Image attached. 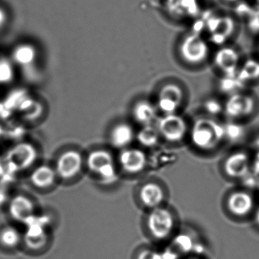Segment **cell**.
Segmentation results:
<instances>
[{
	"mask_svg": "<svg viewBox=\"0 0 259 259\" xmlns=\"http://www.w3.org/2000/svg\"><path fill=\"white\" fill-rule=\"evenodd\" d=\"M25 242L27 245L32 249L43 248L47 242L46 233L44 230L43 226L31 221L25 235Z\"/></svg>",
	"mask_w": 259,
	"mask_h": 259,
	"instance_id": "44dd1931",
	"label": "cell"
},
{
	"mask_svg": "<svg viewBox=\"0 0 259 259\" xmlns=\"http://www.w3.org/2000/svg\"><path fill=\"white\" fill-rule=\"evenodd\" d=\"M141 201L145 207L154 209L160 207L165 198L163 188L154 182L145 183L139 192Z\"/></svg>",
	"mask_w": 259,
	"mask_h": 259,
	"instance_id": "5bb4252c",
	"label": "cell"
},
{
	"mask_svg": "<svg viewBox=\"0 0 259 259\" xmlns=\"http://www.w3.org/2000/svg\"><path fill=\"white\" fill-rule=\"evenodd\" d=\"M156 126L160 137L171 143L181 142L188 133L187 122L183 116L177 113L163 114L157 119Z\"/></svg>",
	"mask_w": 259,
	"mask_h": 259,
	"instance_id": "5b68a950",
	"label": "cell"
},
{
	"mask_svg": "<svg viewBox=\"0 0 259 259\" xmlns=\"http://www.w3.org/2000/svg\"><path fill=\"white\" fill-rule=\"evenodd\" d=\"M13 78L11 66L5 61L0 60V82L5 83Z\"/></svg>",
	"mask_w": 259,
	"mask_h": 259,
	"instance_id": "f546056e",
	"label": "cell"
},
{
	"mask_svg": "<svg viewBox=\"0 0 259 259\" xmlns=\"http://www.w3.org/2000/svg\"><path fill=\"white\" fill-rule=\"evenodd\" d=\"M160 135L156 125H144L136 133L138 142L145 148H154L160 142Z\"/></svg>",
	"mask_w": 259,
	"mask_h": 259,
	"instance_id": "cb8c5ba5",
	"label": "cell"
},
{
	"mask_svg": "<svg viewBox=\"0 0 259 259\" xmlns=\"http://www.w3.org/2000/svg\"><path fill=\"white\" fill-rule=\"evenodd\" d=\"M161 254L162 259H177V257H178L177 250L174 251L172 249H166Z\"/></svg>",
	"mask_w": 259,
	"mask_h": 259,
	"instance_id": "836d02e7",
	"label": "cell"
},
{
	"mask_svg": "<svg viewBox=\"0 0 259 259\" xmlns=\"http://www.w3.org/2000/svg\"><path fill=\"white\" fill-rule=\"evenodd\" d=\"M228 2H236V1H238V0H227Z\"/></svg>",
	"mask_w": 259,
	"mask_h": 259,
	"instance_id": "f35d334b",
	"label": "cell"
},
{
	"mask_svg": "<svg viewBox=\"0 0 259 259\" xmlns=\"http://www.w3.org/2000/svg\"><path fill=\"white\" fill-rule=\"evenodd\" d=\"M147 227L153 237L160 240L166 239L175 227L174 214L164 207L152 209L147 218Z\"/></svg>",
	"mask_w": 259,
	"mask_h": 259,
	"instance_id": "277c9868",
	"label": "cell"
},
{
	"mask_svg": "<svg viewBox=\"0 0 259 259\" xmlns=\"http://www.w3.org/2000/svg\"><path fill=\"white\" fill-rule=\"evenodd\" d=\"M236 76L243 84L253 82L259 79V60L248 59L241 63Z\"/></svg>",
	"mask_w": 259,
	"mask_h": 259,
	"instance_id": "7402d4cb",
	"label": "cell"
},
{
	"mask_svg": "<svg viewBox=\"0 0 259 259\" xmlns=\"http://www.w3.org/2000/svg\"><path fill=\"white\" fill-rule=\"evenodd\" d=\"M136 138L134 128L130 124L122 122L113 127L110 139L112 145L118 149L128 148Z\"/></svg>",
	"mask_w": 259,
	"mask_h": 259,
	"instance_id": "2e32d148",
	"label": "cell"
},
{
	"mask_svg": "<svg viewBox=\"0 0 259 259\" xmlns=\"http://www.w3.org/2000/svg\"><path fill=\"white\" fill-rule=\"evenodd\" d=\"M86 163L89 169L98 175L103 183L112 184L117 180L114 159L109 151L105 150L92 151L88 157Z\"/></svg>",
	"mask_w": 259,
	"mask_h": 259,
	"instance_id": "3957f363",
	"label": "cell"
},
{
	"mask_svg": "<svg viewBox=\"0 0 259 259\" xmlns=\"http://www.w3.org/2000/svg\"><path fill=\"white\" fill-rule=\"evenodd\" d=\"M245 84L234 76H224L219 81V89L222 93L230 96L242 92Z\"/></svg>",
	"mask_w": 259,
	"mask_h": 259,
	"instance_id": "d4e9b609",
	"label": "cell"
},
{
	"mask_svg": "<svg viewBox=\"0 0 259 259\" xmlns=\"http://www.w3.org/2000/svg\"><path fill=\"white\" fill-rule=\"evenodd\" d=\"M36 152L34 148L28 144L18 145L10 154L12 164L20 168H26L31 166L35 160Z\"/></svg>",
	"mask_w": 259,
	"mask_h": 259,
	"instance_id": "d6986e66",
	"label": "cell"
},
{
	"mask_svg": "<svg viewBox=\"0 0 259 259\" xmlns=\"http://www.w3.org/2000/svg\"><path fill=\"white\" fill-rule=\"evenodd\" d=\"M254 146L259 149V136L254 140Z\"/></svg>",
	"mask_w": 259,
	"mask_h": 259,
	"instance_id": "74e56055",
	"label": "cell"
},
{
	"mask_svg": "<svg viewBox=\"0 0 259 259\" xmlns=\"http://www.w3.org/2000/svg\"><path fill=\"white\" fill-rule=\"evenodd\" d=\"M229 210L235 216L244 217L248 214L254 207V199L251 194L245 191L233 192L227 201Z\"/></svg>",
	"mask_w": 259,
	"mask_h": 259,
	"instance_id": "4fadbf2b",
	"label": "cell"
},
{
	"mask_svg": "<svg viewBox=\"0 0 259 259\" xmlns=\"http://www.w3.org/2000/svg\"><path fill=\"white\" fill-rule=\"evenodd\" d=\"M258 186V188H259V182H258V186Z\"/></svg>",
	"mask_w": 259,
	"mask_h": 259,
	"instance_id": "60d3db41",
	"label": "cell"
},
{
	"mask_svg": "<svg viewBox=\"0 0 259 259\" xmlns=\"http://www.w3.org/2000/svg\"><path fill=\"white\" fill-rule=\"evenodd\" d=\"M213 62L224 76L236 75L241 64L239 53L230 47L220 48L215 54Z\"/></svg>",
	"mask_w": 259,
	"mask_h": 259,
	"instance_id": "8fae6325",
	"label": "cell"
},
{
	"mask_svg": "<svg viewBox=\"0 0 259 259\" xmlns=\"http://www.w3.org/2000/svg\"><path fill=\"white\" fill-rule=\"evenodd\" d=\"M166 7L171 16L180 19L194 17L199 11L198 0H167Z\"/></svg>",
	"mask_w": 259,
	"mask_h": 259,
	"instance_id": "9a60e30c",
	"label": "cell"
},
{
	"mask_svg": "<svg viewBox=\"0 0 259 259\" xmlns=\"http://www.w3.org/2000/svg\"><path fill=\"white\" fill-rule=\"evenodd\" d=\"M83 165L81 154L76 151H68L59 157L56 172L63 180H70L78 175Z\"/></svg>",
	"mask_w": 259,
	"mask_h": 259,
	"instance_id": "30bf717a",
	"label": "cell"
},
{
	"mask_svg": "<svg viewBox=\"0 0 259 259\" xmlns=\"http://www.w3.org/2000/svg\"><path fill=\"white\" fill-rule=\"evenodd\" d=\"M225 138L231 141H237L244 135V128L242 125L236 122H232L224 125Z\"/></svg>",
	"mask_w": 259,
	"mask_h": 259,
	"instance_id": "83f0119b",
	"label": "cell"
},
{
	"mask_svg": "<svg viewBox=\"0 0 259 259\" xmlns=\"http://www.w3.org/2000/svg\"><path fill=\"white\" fill-rule=\"evenodd\" d=\"M249 20L250 28H251V31H255V32H258L259 31V11L254 13V14L248 18Z\"/></svg>",
	"mask_w": 259,
	"mask_h": 259,
	"instance_id": "1f68e13d",
	"label": "cell"
},
{
	"mask_svg": "<svg viewBox=\"0 0 259 259\" xmlns=\"http://www.w3.org/2000/svg\"><path fill=\"white\" fill-rule=\"evenodd\" d=\"M190 139L192 144L199 149H213L225 139L224 125L212 118H200L192 127Z\"/></svg>",
	"mask_w": 259,
	"mask_h": 259,
	"instance_id": "6da1fadb",
	"label": "cell"
},
{
	"mask_svg": "<svg viewBox=\"0 0 259 259\" xmlns=\"http://www.w3.org/2000/svg\"><path fill=\"white\" fill-rule=\"evenodd\" d=\"M34 209L31 200L22 195L15 197L10 203V213L16 221L28 222L34 217Z\"/></svg>",
	"mask_w": 259,
	"mask_h": 259,
	"instance_id": "ac0fdd59",
	"label": "cell"
},
{
	"mask_svg": "<svg viewBox=\"0 0 259 259\" xmlns=\"http://www.w3.org/2000/svg\"><path fill=\"white\" fill-rule=\"evenodd\" d=\"M57 172L50 166L44 165L33 171L31 175V181L34 186L40 189L51 187L56 180Z\"/></svg>",
	"mask_w": 259,
	"mask_h": 259,
	"instance_id": "ffe728a7",
	"label": "cell"
},
{
	"mask_svg": "<svg viewBox=\"0 0 259 259\" xmlns=\"http://www.w3.org/2000/svg\"><path fill=\"white\" fill-rule=\"evenodd\" d=\"M20 234L13 227H6L0 232V243L8 248H13L19 244Z\"/></svg>",
	"mask_w": 259,
	"mask_h": 259,
	"instance_id": "484cf974",
	"label": "cell"
},
{
	"mask_svg": "<svg viewBox=\"0 0 259 259\" xmlns=\"http://www.w3.org/2000/svg\"><path fill=\"white\" fill-rule=\"evenodd\" d=\"M133 116L135 120L142 126L152 125L157 120V106L148 100H141L133 107Z\"/></svg>",
	"mask_w": 259,
	"mask_h": 259,
	"instance_id": "e0dca14e",
	"label": "cell"
},
{
	"mask_svg": "<svg viewBox=\"0 0 259 259\" xmlns=\"http://www.w3.org/2000/svg\"><path fill=\"white\" fill-rule=\"evenodd\" d=\"M204 110L209 116H218L224 111V105L215 99L207 100L204 103Z\"/></svg>",
	"mask_w": 259,
	"mask_h": 259,
	"instance_id": "f1b7e54d",
	"label": "cell"
},
{
	"mask_svg": "<svg viewBox=\"0 0 259 259\" xmlns=\"http://www.w3.org/2000/svg\"><path fill=\"white\" fill-rule=\"evenodd\" d=\"M7 13L4 9L0 7V29L6 25L7 22Z\"/></svg>",
	"mask_w": 259,
	"mask_h": 259,
	"instance_id": "e575fe53",
	"label": "cell"
},
{
	"mask_svg": "<svg viewBox=\"0 0 259 259\" xmlns=\"http://www.w3.org/2000/svg\"><path fill=\"white\" fill-rule=\"evenodd\" d=\"M179 53L185 63L191 66H198L204 63L208 57V44L199 33H191L183 37Z\"/></svg>",
	"mask_w": 259,
	"mask_h": 259,
	"instance_id": "7a4b0ae2",
	"label": "cell"
},
{
	"mask_svg": "<svg viewBox=\"0 0 259 259\" xmlns=\"http://www.w3.org/2000/svg\"><path fill=\"white\" fill-rule=\"evenodd\" d=\"M192 251L198 253V254H201V253H202L203 251H204V247H203L201 244L195 243L193 248H192Z\"/></svg>",
	"mask_w": 259,
	"mask_h": 259,
	"instance_id": "d590c367",
	"label": "cell"
},
{
	"mask_svg": "<svg viewBox=\"0 0 259 259\" xmlns=\"http://www.w3.org/2000/svg\"><path fill=\"white\" fill-rule=\"evenodd\" d=\"M257 53H258V55H259V41H258V44H257Z\"/></svg>",
	"mask_w": 259,
	"mask_h": 259,
	"instance_id": "ab89813d",
	"label": "cell"
},
{
	"mask_svg": "<svg viewBox=\"0 0 259 259\" xmlns=\"http://www.w3.org/2000/svg\"><path fill=\"white\" fill-rule=\"evenodd\" d=\"M251 170L252 174L255 175L256 177L259 176V151L256 154L254 157V160H253L252 164H251Z\"/></svg>",
	"mask_w": 259,
	"mask_h": 259,
	"instance_id": "d6a6232c",
	"label": "cell"
},
{
	"mask_svg": "<svg viewBox=\"0 0 259 259\" xmlns=\"http://www.w3.org/2000/svg\"><path fill=\"white\" fill-rule=\"evenodd\" d=\"M174 242L176 248H177L176 250L183 253L192 251V248L195 245V242H193L191 236L187 234H184V233L178 235L174 239Z\"/></svg>",
	"mask_w": 259,
	"mask_h": 259,
	"instance_id": "4316f807",
	"label": "cell"
},
{
	"mask_svg": "<svg viewBox=\"0 0 259 259\" xmlns=\"http://www.w3.org/2000/svg\"><path fill=\"white\" fill-rule=\"evenodd\" d=\"M137 259H162V254L154 250H143L139 253Z\"/></svg>",
	"mask_w": 259,
	"mask_h": 259,
	"instance_id": "4dcf8cb0",
	"label": "cell"
},
{
	"mask_svg": "<svg viewBox=\"0 0 259 259\" xmlns=\"http://www.w3.org/2000/svg\"><path fill=\"white\" fill-rule=\"evenodd\" d=\"M37 50L32 45L23 44L15 48L13 53L14 61L19 66H28L37 58Z\"/></svg>",
	"mask_w": 259,
	"mask_h": 259,
	"instance_id": "603a6c76",
	"label": "cell"
},
{
	"mask_svg": "<svg viewBox=\"0 0 259 259\" xmlns=\"http://www.w3.org/2000/svg\"><path fill=\"white\" fill-rule=\"evenodd\" d=\"M255 221L257 224H259V207L255 213Z\"/></svg>",
	"mask_w": 259,
	"mask_h": 259,
	"instance_id": "8d00e7d4",
	"label": "cell"
},
{
	"mask_svg": "<svg viewBox=\"0 0 259 259\" xmlns=\"http://www.w3.org/2000/svg\"><path fill=\"white\" fill-rule=\"evenodd\" d=\"M206 28L210 41L217 45H222L232 37L236 25L230 16H214L207 21Z\"/></svg>",
	"mask_w": 259,
	"mask_h": 259,
	"instance_id": "ba28073f",
	"label": "cell"
},
{
	"mask_svg": "<svg viewBox=\"0 0 259 259\" xmlns=\"http://www.w3.org/2000/svg\"><path fill=\"white\" fill-rule=\"evenodd\" d=\"M254 98L242 92L229 96L224 105V113L231 119L247 117L254 112Z\"/></svg>",
	"mask_w": 259,
	"mask_h": 259,
	"instance_id": "8992f818",
	"label": "cell"
},
{
	"mask_svg": "<svg viewBox=\"0 0 259 259\" xmlns=\"http://www.w3.org/2000/svg\"><path fill=\"white\" fill-rule=\"evenodd\" d=\"M119 163L127 174H137L146 168L148 157L140 148H127L122 150L119 154Z\"/></svg>",
	"mask_w": 259,
	"mask_h": 259,
	"instance_id": "9c48e42d",
	"label": "cell"
},
{
	"mask_svg": "<svg viewBox=\"0 0 259 259\" xmlns=\"http://www.w3.org/2000/svg\"><path fill=\"white\" fill-rule=\"evenodd\" d=\"M183 91L175 83H168L160 88L157 95V110L163 114L177 113L183 104Z\"/></svg>",
	"mask_w": 259,
	"mask_h": 259,
	"instance_id": "52a82bcc",
	"label": "cell"
},
{
	"mask_svg": "<svg viewBox=\"0 0 259 259\" xmlns=\"http://www.w3.org/2000/svg\"><path fill=\"white\" fill-rule=\"evenodd\" d=\"M250 168L249 157L245 151L233 152L224 162V172L231 178L243 179L249 174Z\"/></svg>",
	"mask_w": 259,
	"mask_h": 259,
	"instance_id": "7c38bea8",
	"label": "cell"
}]
</instances>
